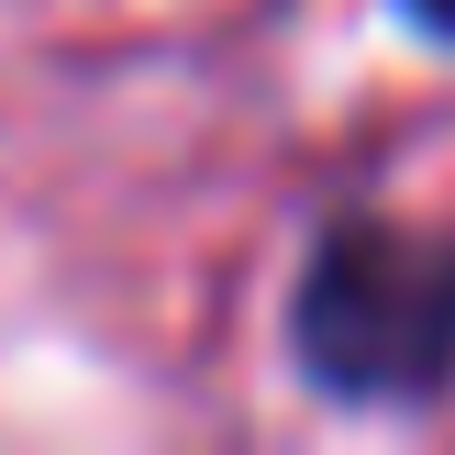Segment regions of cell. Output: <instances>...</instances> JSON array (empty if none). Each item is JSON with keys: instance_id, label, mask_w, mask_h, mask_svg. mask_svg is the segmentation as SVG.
Wrapping results in <instances>:
<instances>
[{"instance_id": "7a4b0ae2", "label": "cell", "mask_w": 455, "mask_h": 455, "mask_svg": "<svg viewBox=\"0 0 455 455\" xmlns=\"http://www.w3.org/2000/svg\"><path fill=\"white\" fill-rule=\"evenodd\" d=\"M411 12H422V22H434V34H455V0H411Z\"/></svg>"}, {"instance_id": "6da1fadb", "label": "cell", "mask_w": 455, "mask_h": 455, "mask_svg": "<svg viewBox=\"0 0 455 455\" xmlns=\"http://www.w3.org/2000/svg\"><path fill=\"white\" fill-rule=\"evenodd\" d=\"M300 367L345 400H411L455 378V234L345 222L300 278Z\"/></svg>"}]
</instances>
